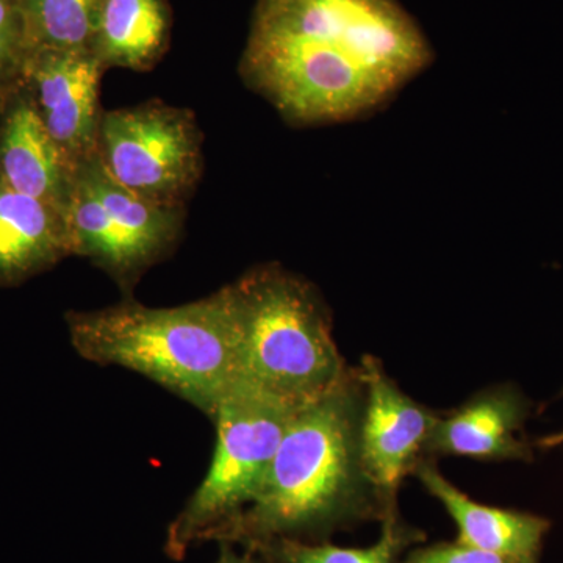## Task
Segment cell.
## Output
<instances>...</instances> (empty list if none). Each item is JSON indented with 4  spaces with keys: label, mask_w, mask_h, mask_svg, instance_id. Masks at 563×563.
<instances>
[{
    "label": "cell",
    "mask_w": 563,
    "mask_h": 563,
    "mask_svg": "<svg viewBox=\"0 0 563 563\" xmlns=\"http://www.w3.org/2000/svg\"><path fill=\"white\" fill-rule=\"evenodd\" d=\"M432 62L398 0H258L240 74L292 125L365 117Z\"/></svg>",
    "instance_id": "6da1fadb"
},
{
    "label": "cell",
    "mask_w": 563,
    "mask_h": 563,
    "mask_svg": "<svg viewBox=\"0 0 563 563\" xmlns=\"http://www.w3.org/2000/svg\"><path fill=\"white\" fill-rule=\"evenodd\" d=\"M362 402L361 376L351 369L332 390L299 407L257 495L207 542L247 551L277 540L325 542L333 532L391 512L363 468Z\"/></svg>",
    "instance_id": "7a4b0ae2"
},
{
    "label": "cell",
    "mask_w": 563,
    "mask_h": 563,
    "mask_svg": "<svg viewBox=\"0 0 563 563\" xmlns=\"http://www.w3.org/2000/svg\"><path fill=\"white\" fill-rule=\"evenodd\" d=\"M70 343L85 361L154 380L207 417L242 379L239 342L222 288L177 307L122 301L66 313Z\"/></svg>",
    "instance_id": "3957f363"
},
{
    "label": "cell",
    "mask_w": 563,
    "mask_h": 563,
    "mask_svg": "<svg viewBox=\"0 0 563 563\" xmlns=\"http://www.w3.org/2000/svg\"><path fill=\"white\" fill-rule=\"evenodd\" d=\"M222 291L235 325L242 379L302 407L351 372L320 292L298 274L276 263L258 265Z\"/></svg>",
    "instance_id": "277c9868"
},
{
    "label": "cell",
    "mask_w": 563,
    "mask_h": 563,
    "mask_svg": "<svg viewBox=\"0 0 563 563\" xmlns=\"http://www.w3.org/2000/svg\"><path fill=\"white\" fill-rule=\"evenodd\" d=\"M298 409L244 379L222 398L210 417L217 446L209 472L166 533L169 558H184L250 506Z\"/></svg>",
    "instance_id": "5b68a950"
},
{
    "label": "cell",
    "mask_w": 563,
    "mask_h": 563,
    "mask_svg": "<svg viewBox=\"0 0 563 563\" xmlns=\"http://www.w3.org/2000/svg\"><path fill=\"white\" fill-rule=\"evenodd\" d=\"M185 218V206L147 201L122 187L98 155L77 168L66 211L73 255L95 263L128 295L144 273L172 254Z\"/></svg>",
    "instance_id": "8992f818"
},
{
    "label": "cell",
    "mask_w": 563,
    "mask_h": 563,
    "mask_svg": "<svg viewBox=\"0 0 563 563\" xmlns=\"http://www.w3.org/2000/svg\"><path fill=\"white\" fill-rule=\"evenodd\" d=\"M203 135L188 109L147 101L103 110L98 157L122 187L165 206H187L203 173Z\"/></svg>",
    "instance_id": "52a82bcc"
},
{
    "label": "cell",
    "mask_w": 563,
    "mask_h": 563,
    "mask_svg": "<svg viewBox=\"0 0 563 563\" xmlns=\"http://www.w3.org/2000/svg\"><path fill=\"white\" fill-rule=\"evenodd\" d=\"M357 369L363 387L358 426L363 468L385 509L395 510L404 479L428 454L439 413L406 395L377 358H363Z\"/></svg>",
    "instance_id": "ba28073f"
},
{
    "label": "cell",
    "mask_w": 563,
    "mask_h": 563,
    "mask_svg": "<svg viewBox=\"0 0 563 563\" xmlns=\"http://www.w3.org/2000/svg\"><path fill=\"white\" fill-rule=\"evenodd\" d=\"M106 70L92 51H38L25 62L20 88L76 166L98 155Z\"/></svg>",
    "instance_id": "9c48e42d"
},
{
    "label": "cell",
    "mask_w": 563,
    "mask_h": 563,
    "mask_svg": "<svg viewBox=\"0 0 563 563\" xmlns=\"http://www.w3.org/2000/svg\"><path fill=\"white\" fill-rule=\"evenodd\" d=\"M77 168L52 140L21 88L0 103V184L3 187L66 214Z\"/></svg>",
    "instance_id": "30bf717a"
},
{
    "label": "cell",
    "mask_w": 563,
    "mask_h": 563,
    "mask_svg": "<svg viewBox=\"0 0 563 563\" xmlns=\"http://www.w3.org/2000/svg\"><path fill=\"white\" fill-rule=\"evenodd\" d=\"M529 402L512 385L474 395L459 409L439 415L428 454L455 455L483 462L532 461L523 428Z\"/></svg>",
    "instance_id": "8fae6325"
},
{
    "label": "cell",
    "mask_w": 563,
    "mask_h": 563,
    "mask_svg": "<svg viewBox=\"0 0 563 563\" xmlns=\"http://www.w3.org/2000/svg\"><path fill=\"white\" fill-rule=\"evenodd\" d=\"M413 474L453 518L459 542L499 555L509 563H540L550 520L474 501L426 459L418 463Z\"/></svg>",
    "instance_id": "7c38bea8"
},
{
    "label": "cell",
    "mask_w": 563,
    "mask_h": 563,
    "mask_svg": "<svg viewBox=\"0 0 563 563\" xmlns=\"http://www.w3.org/2000/svg\"><path fill=\"white\" fill-rule=\"evenodd\" d=\"M69 255L66 214L0 184V288L18 287Z\"/></svg>",
    "instance_id": "4fadbf2b"
},
{
    "label": "cell",
    "mask_w": 563,
    "mask_h": 563,
    "mask_svg": "<svg viewBox=\"0 0 563 563\" xmlns=\"http://www.w3.org/2000/svg\"><path fill=\"white\" fill-rule=\"evenodd\" d=\"M168 35L163 0H103L91 51L106 69L150 70L161 60Z\"/></svg>",
    "instance_id": "5bb4252c"
},
{
    "label": "cell",
    "mask_w": 563,
    "mask_h": 563,
    "mask_svg": "<svg viewBox=\"0 0 563 563\" xmlns=\"http://www.w3.org/2000/svg\"><path fill=\"white\" fill-rule=\"evenodd\" d=\"M380 537L372 547L344 548L329 542L277 540L254 551L277 563H401L410 548L424 542L426 533L407 525L399 509L383 518Z\"/></svg>",
    "instance_id": "9a60e30c"
},
{
    "label": "cell",
    "mask_w": 563,
    "mask_h": 563,
    "mask_svg": "<svg viewBox=\"0 0 563 563\" xmlns=\"http://www.w3.org/2000/svg\"><path fill=\"white\" fill-rule=\"evenodd\" d=\"M29 52L91 51L103 0H18Z\"/></svg>",
    "instance_id": "2e32d148"
},
{
    "label": "cell",
    "mask_w": 563,
    "mask_h": 563,
    "mask_svg": "<svg viewBox=\"0 0 563 563\" xmlns=\"http://www.w3.org/2000/svg\"><path fill=\"white\" fill-rule=\"evenodd\" d=\"M29 55L18 0H0V103L20 88Z\"/></svg>",
    "instance_id": "e0dca14e"
},
{
    "label": "cell",
    "mask_w": 563,
    "mask_h": 563,
    "mask_svg": "<svg viewBox=\"0 0 563 563\" xmlns=\"http://www.w3.org/2000/svg\"><path fill=\"white\" fill-rule=\"evenodd\" d=\"M401 563H509L499 555L488 551L477 550L455 540V542H439L417 544L404 555Z\"/></svg>",
    "instance_id": "ac0fdd59"
},
{
    "label": "cell",
    "mask_w": 563,
    "mask_h": 563,
    "mask_svg": "<svg viewBox=\"0 0 563 563\" xmlns=\"http://www.w3.org/2000/svg\"><path fill=\"white\" fill-rule=\"evenodd\" d=\"M220 558L217 563H277L265 555L244 550V553H236L232 543H220Z\"/></svg>",
    "instance_id": "d6986e66"
},
{
    "label": "cell",
    "mask_w": 563,
    "mask_h": 563,
    "mask_svg": "<svg viewBox=\"0 0 563 563\" xmlns=\"http://www.w3.org/2000/svg\"><path fill=\"white\" fill-rule=\"evenodd\" d=\"M536 444L540 450H553V448L562 446L563 431L543 437V439L537 440Z\"/></svg>",
    "instance_id": "ffe728a7"
}]
</instances>
